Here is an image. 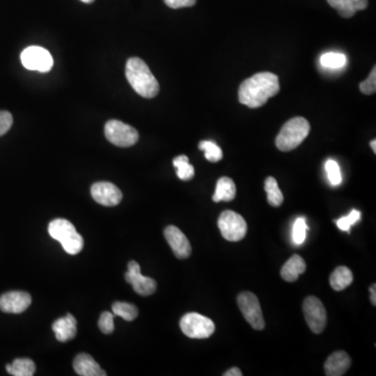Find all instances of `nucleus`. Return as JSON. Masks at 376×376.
Returning <instances> with one entry per match:
<instances>
[{
  "mask_svg": "<svg viewBox=\"0 0 376 376\" xmlns=\"http://www.w3.org/2000/svg\"><path fill=\"white\" fill-rule=\"evenodd\" d=\"M243 373L241 371L240 368L233 367L229 369L228 371L225 372L224 376H242Z\"/></svg>",
  "mask_w": 376,
  "mask_h": 376,
  "instance_id": "nucleus-35",
  "label": "nucleus"
},
{
  "mask_svg": "<svg viewBox=\"0 0 376 376\" xmlns=\"http://www.w3.org/2000/svg\"><path fill=\"white\" fill-rule=\"evenodd\" d=\"M13 126V116L9 111H0V137L7 134Z\"/></svg>",
  "mask_w": 376,
  "mask_h": 376,
  "instance_id": "nucleus-33",
  "label": "nucleus"
},
{
  "mask_svg": "<svg viewBox=\"0 0 376 376\" xmlns=\"http://www.w3.org/2000/svg\"><path fill=\"white\" fill-rule=\"evenodd\" d=\"M370 147H371L372 150H373L374 153H376V140L374 139V140H372L371 142H370Z\"/></svg>",
  "mask_w": 376,
  "mask_h": 376,
  "instance_id": "nucleus-37",
  "label": "nucleus"
},
{
  "mask_svg": "<svg viewBox=\"0 0 376 376\" xmlns=\"http://www.w3.org/2000/svg\"><path fill=\"white\" fill-rule=\"evenodd\" d=\"M164 236L177 258L184 259L191 256V243L179 228L176 226L167 227Z\"/></svg>",
  "mask_w": 376,
  "mask_h": 376,
  "instance_id": "nucleus-14",
  "label": "nucleus"
},
{
  "mask_svg": "<svg viewBox=\"0 0 376 376\" xmlns=\"http://www.w3.org/2000/svg\"><path fill=\"white\" fill-rule=\"evenodd\" d=\"M53 330L59 342H67L77 336V320L71 314H67L64 318L58 319L53 324Z\"/></svg>",
  "mask_w": 376,
  "mask_h": 376,
  "instance_id": "nucleus-16",
  "label": "nucleus"
},
{
  "mask_svg": "<svg viewBox=\"0 0 376 376\" xmlns=\"http://www.w3.org/2000/svg\"><path fill=\"white\" fill-rule=\"evenodd\" d=\"M306 270V263L300 255H293L282 267L280 274L283 280L294 282L303 274Z\"/></svg>",
  "mask_w": 376,
  "mask_h": 376,
  "instance_id": "nucleus-19",
  "label": "nucleus"
},
{
  "mask_svg": "<svg viewBox=\"0 0 376 376\" xmlns=\"http://www.w3.org/2000/svg\"><path fill=\"white\" fill-rule=\"evenodd\" d=\"M91 196L94 201L107 207L118 205L122 200V194L120 188L110 182L94 183L91 186Z\"/></svg>",
  "mask_w": 376,
  "mask_h": 376,
  "instance_id": "nucleus-12",
  "label": "nucleus"
},
{
  "mask_svg": "<svg viewBox=\"0 0 376 376\" xmlns=\"http://www.w3.org/2000/svg\"><path fill=\"white\" fill-rule=\"evenodd\" d=\"M180 328L191 339H207L216 332V325L212 319L198 312H188L180 320Z\"/></svg>",
  "mask_w": 376,
  "mask_h": 376,
  "instance_id": "nucleus-5",
  "label": "nucleus"
},
{
  "mask_svg": "<svg viewBox=\"0 0 376 376\" xmlns=\"http://www.w3.org/2000/svg\"><path fill=\"white\" fill-rule=\"evenodd\" d=\"M199 149L205 153V158L209 162H218L223 159V151L212 141H201Z\"/></svg>",
  "mask_w": 376,
  "mask_h": 376,
  "instance_id": "nucleus-27",
  "label": "nucleus"
},
{
  "mask_svg": "<svg viewBox=\"0 0 376 376\" xmlns=\"http://www.w3.org/2000/svg\"><path fill=\"white\" fill-rule=\"evenodd\" d=\"M310 124L303 118H294L285 122L276 137V147L281 152H290L306 140L310 134Z\"/></svg>",
  "mask_w": 376,
  "mask_h": 376,
  "instance_id": "nucleus-3",
  "label": "nucleus"
},
{
  "mask_svg": "<svg viewBox=\"0 0 376 376\" xmlns=\"http://www.w3.org/2000/svg\"><path fill=\"white\" fill-rule=\"evenodd\" d=\"M8 373L14 376H32L36 372V365L30 359H16L6 366Z\"/></svg>",
  "mask_w": 376,
  "mask_h": 376,
  "instance_id": "nucleus-22",
  "label": "nucleus"
},
{
  "mask_svg": "<svg viewBox=\"0 0 376 376\" xmlns=\"http://www.w3.org/2000/svg\"><path fill=\"white\" fill-rule=\"evenodd\" d=\"M75 371L81 376H106L107 373L94 361L91 355L81 353L73 361Z\"/></svg>",
  "mask_w": 376,
  "mask_h": 376,
  "instance_id": "nucleus-17",
  "label": "nucleus"
},
{
  "mask_svg": "<svg viewBox=\"0 0 376 376\" xmlns=\"http://www.w3.org/2000/svg\"><path fill=\"white\" fill-rule=\"evenodd\" d=\"M218 225L223 238L229 242H240L246 236L248 230L245 218L231 210H226L220 214Z\"/></svg>",
  "mask_w": 376,
  "mask_h": 376,
  "instance_id": "nucleus-6",
  "label": "nucleus"
},
{
  "mask_svg": "<svg viewBox=\"0 0 376 376\" xmlns=\"http://www.w3.org/2000/svg\"><path fill=\"white\" fill-rule=\"evenodd\" d=\"M126 281L132 285L134 291L138 295L150 296L156 292L157 282L150 277H146L140 272V265L136 261H132L129 263L128 272H126Z\"/></svg>",
  "mask_w": 376,
  "mask_h": 376,
  "instance_id": "nucleus-11",
  "label": "nucleus"
},
{
  "mask_svg": "<svg viewBox=\"0 0 376 376\" xmlns=\"http://www.w3.org/2000/svg\"><path fill=\"white\" fill-rule=\"evenodd\" d=\"M359 89H361V93L366 94V95H371V94L375 93L376 91V67L374 66L372 68L371 73H370L369 77L367 79L361 82L359 84Z\"/></svg>",
  "mask_w": 376,
  "mask_h": 376,
  "instance_id": "nucleus-31",
  "label": "nucleus"
},
{
  "mask_svg": "<svg viewBox=\"0 0 376 376\" xmlns=\"http://www.w3.org/2000/svg\"><path fill=\"white\" fill-rule=\"evenodd\" d=\"M114 314L109 312H104L100 317L99 327L101 332L106 335L114 332Z\"/></svg>",
  "mask_w": 376,
  "mask_h": 376,
  "instance_id": "nucleus-32",
  "label": "nucleus"
},
{
  "mask_svg": "<svg viewBox=\"0 0 376 376\" xmlns=\"http://www.w3.org/2000/svg\"><path fill=\"white\" fill-rule=\"evenodd\" d=\"M302 310L310 330L314 334H321L324 332L327 324V314L321 300L314 296H310L304 300Z\"/></svg>",
  "mask_w": 376,
  "mask_h": 376,
  "instance_id": "nucleus-9",
  "label": "nucleus"
},
{
  "mask_svg": "<svg viewBox=\"0 0 376 376\" xmlns=\"http://www.w3.org/2000/svg\"><path fill=\"white\" fill-rule=\"evenodd\" d=\"M173 167L177 169V176L182 181H189L195 177V169L189 163L188 157L185 155L176 157L173 161Z\"/></svg>",
  "mask_w": 376,
  "mask_h": 376,
  "instance_id": "nucleus-24",
  "label": "nucleus"
},
{
  "mask_svg": "<svg viewBox=\"0 0 376 376\" xmlns=\"http://www.w3.org/2000/svg\"><path fill=\"white\" fill-rule=\"evenodd\" d=\"M21 63L28 70L48 73L54 66V59L48 50L40 46H30L21 53Z\"/></svg>",
  "mask_w": 376,
  "mask_h": 376,
  "instance_id": "nucleus-10",
  "label": "nucleus"
},
{
  "mask_svg": "<svg viewBox=\"0 0 376 376\" xmlns=\"http://www.w3.org/2000/svg\"><path fill=\"white\" fill-rule=\"evenodd\" d=\"M370 291V301L373 304L374 306H376V285L375 283L372 285L369 289Z\"/></svg>",
  "mask_w": 376,
  "mask_h": 376,
  "instance_id": "nucleus-36",
  "label": "nucleus"
},
{
  "mask_svg": "<svg viewBox=\"0 0 376 376\" xmlns=\"http://www.w3.org/2000/svg\"><path fill=\"white\" fill-rule=\"evenodd\" d=\"M48 233L54 240L62 245L65 252L68 254L77 255L83 249V238L69 220L64 218L52 220L48 226Z\"/></svg>",
  "mask_w": 376,
  "mask_h": 376,
  "instance_id": "nucleus-4",
  "label": "nucleus"
},
{
  "mask_svg": "<svg viewBox=\"0 0 376 376\" xmlns=\"http://www.w3.org/2000/svg\"><path fill=\"white\" fill-rule=\"evenodd\" d=\"M165 5L171 9H181V8L193 7L197 0H164Z\"/></svg>",
  "mask_w": 376,
  "mask_h": 376,
  "instance_id": "nucleus-34",
  "label": "nucleus"
},
{
  "mask_svg": "<svg viewBox=\"0 0 376 376\" xmlns=\"http://www.w3.org/2000/svg\"><path fill=\"white\" fill-rule=\"evenodd\" d=\"M238 304L243 316L253 328L256 330H263L265 328V323L263 320V310H261L258 298L254 294L250 292H243L238 295Z\"/></svg>",
  "mask_w": 376,
  "mask_h": 376,
  "instance_id": "nucleus-8",
  "label": "nucleus"
},
{
  "mask_svg": "<svg viewBox=\"0 0 376 376\" xmlns=\"http://www.w3.org/2000/svg\"><path fill=\"white\" fill-rule=\"evenodd\" d=\"M114 316L120 317L124 320L134 321L138 317V310L136 306L126 302H115L112 306Z\"/></svg>",
  "mask_w": 376,
  "mask_h": 376,
  "instance_id": "nucleus-26",
  "label": "nucleus"
},
{
  "mask_svg": "<svg viewBox=\"0 0 376 376\" xmlns=\"http://www.w3.org/2000/svg\"><path fill=\"white\" fill-rule=\"evenodd\" d=\"M280 90L279 79L274 73H258L245 79L238 90V100L249 108L263 107L267 100L275 97Z\"/></svg>",
  "mask_w": 376,
  "mask_h": 376,
  "instance_id": "nucleus-1",
  "label": "nucleus"
},
{
  "mask_svg": "<svg viewBox=\"0 0 376 376\" xmlns=\"http://www.w3.org/2000/svg\"><path fill=\"white\" fill-rule=\"evenodd\" d=\"M236 195V186L232 179L228 177H222L218 179L216 183V193L212 200L216 203L218 202L232 201Z\"/></svg>",
  "mask_w": 376,
  "mask_h": 376,
  "instance_id": "nucleus-20",
  "label": "nucleus"
},
{
  "mask_svg": "<svg viewBox=\"0 0 376 376\" xmlns=\"http://www.w3.org/2000/svg\"><path fill=\"white\" fill-rule=\"evenodd\" d=\"M126 77L133 89L146 99H153L159 93V83L151 73L144 61L139 58L129 59L126 65Z\"/></svg>",
  "mask_w": 376,
  "mask_h": 376,
  "instance_id": "nucleus-2",
  "label": "nucleus"
},
{
  "mask_svg": "<svg viewBox=\"0 0 376 376\" xmlns=\"http://www.w3.org/2000/svg\"><path fill=\"white\" fill-rule=\"evenodd\" d=\"M265 193L267 195V202L273 207H279L283 203V195L280 191L275 178L267 177L265 182Z\"/></svg>",
  "mask_w": 376,
  "mask_h": 376,
  "instance_id": "nucleus-23",
  "label": "nucleus"
},
{
  "mask_svg": "<svg viewBox=\"0 0 376 376\" xmlns=\"http://www.w3.org/2000/svg\"><path fill=\"white\" fill-rule=\"evenodd\" d=\"M359 218H361V214L357 210H352L350 212V214L344 218H339L337 220V225H338L339 228L342 231H347V232H350V228L352 225H355V223L359 222Z\"/></svg>",
  "mask_w": 376,
  "mask_h": 376,
  "instance_id": "nucleus-30",
  "label": "nucleus"
},
{
  "mask_svg": "<svg viewBox=\"0 0 376 376\" xmlns=\"http://www.w3.org/2000/svg\"><path fill=\"white\" fill-rule=\"evenodd\" d=\"M32 296L26 292L14 291L0 297V310L7 314H21L30 308Z\"/></svg>",
  "mask_w": 376,
  "mask_h": 376,
  "instance_id": "nucleus-13",
  "label": "nucleus"
},
{
  "mask_svg": "<svg viewBox=\"0 0 376 376\" xmlns=\"http://www.w3.org/2000/svg\"><path fill=\"white\" fill-rule=\"evenodd\" d=\"M353 275L350 269L347 267H338L329 277L330 287L335 291L340 292L347 289L352 283Z\"/></svg>",
  "mask_w": 376,
  "mask_h": 376,
  "instance_id": "nucleus-21",
  "label": "nucleus"
},
{
  "mask_svg": "<svg viewBox=\"0 0 376 376\" xmlns=\"http://www.w3.org/2000/svg\"><path fill=\"white\" fill-rule=\"evenodd\" d=\"M351 359L345 351H336L329 355L324 364V371L327 376H342L349 369Z\"/></svg>",
  "mask_w": 376,
  "mask_h": 376,
  "instance_id": "nucleus-15",
  "label": "nucleus"
},
{
  "mask_svg": "<svg viewBox=\"0 0 376 376\" xmlns=\"http://www.w3.org/2000/svg\"><path fill=\"white\" fill-rule=\"evenodd\" d=\"M325 169H326L327 176H328L330 184L332 186L340 185L341 182H342V175H341L340 167H339L338 163L330 159L325 164Z\"/></svg>",
  "mask_w": 376,
  "mask_h": 376,
  "instance_id": "nucleus-29",
  "label": "nucleus"
},
{
  "mask_svg": "<svg viewBox=\"0 0 376 376\" xmlns=\"http://www.w3.org/2000/svg\"><path fill=\"white\" fill-rule=\"evenodd\" d=\"M106 138L114 146L129 148L137 144L139 134L136 129L120 120H111L105 126Z\"/></svg>",
  "mask_w": 376,
  "mask_h": 376,
  "instance_id": "nucleus-7",
  "label": "nucleus"
},
{
  "mask_svg": "<svg viewBox=\"0 0 376 376\" xmlns=\"http://www.w3.org/2000/svg\"><path fill=\"white\" fill-rule=\"evenodd\" d=\"M308 227L306 225V220L304 218H298L294 224L293 228V241L296 245H302L306 242V232Z\"/></svg>",
  "mask_w": 376,
  "mask_h": 376,
  "instance_id": "nucleus-28",
  "label": "nucleus"
},
{
  "mask_svg": "<svg viewBox=\"0 0 376 376\" xmlns=\"http://www.w3.org/2000/svg\"><path fill=\"white\" fill-rule=\"evenodd\" d=\"M81 1L85 3H93L94 0H81Z\"/></svg>",
  "mask_w": 376,
  "mask_h": 376,
  "instance_id": "nucleus-38",
  "label": "nucleus"
},
{
  "mask_svg": "<svg viewBox=\"0 0 376 376\" xmlns=\"http://www.w3.org/2000/svg\"><path fill=\"white\" fill-rule=\"evenodd\" d=\"M327 3L344 18L352 17L357 12L368 7V0H327Z\"/></svg>",
  "mask_w": 376,
  "mask_h": 376,
  "instance_id": "nucleus-18",
  "label": "nucleus"
},
{
  "mask_svg": "<svg viewBox=\"0 0 376 376\" xmlns=\"http://www.w3.org/2000/svg\"><path fill=\"white\" fill-rule=\"evenodd\" d=\"M320 63L324 68L341 69L346 66L347 58L341 53H326L321 56Z\"/></svg>",
  "mask_w": 376,
  "mask_h": 376,
  "instance_id": "nucleus-25",
  "label": "nucleus"
}]
</instances>
